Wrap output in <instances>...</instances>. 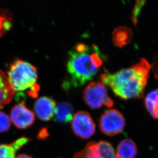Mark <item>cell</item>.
I'll return each instance as SVG.
<instances>
[{"instance_id":"obj_5","label":"cell","mask_w":158,"mask_h":158,"mask_svg":"<svg viewBox=\"0 0 158 158\" xmlns=\"http://www.w3.org/2000/svg\"><path fill=\"white\" fill-rule=\"evenodd\" d=\"M125 125V118L121 112L111 109L102 114L99 120V127L104 134L114 136L123 132Z\"/></svg>"},{"instance_id":"obj_8","label":"cell","mask_w":158,"mask_h":158,"mask_svg":"<svg viewBox=\"0 0 158 158\" xmlns=\"http://www.w3.org/2000/svg\"><path fill=\"white\" fill-rule=\"evenodd\" d=\"M10 120L18 128H26L35 122V113L27 108L25 102H21L11 109Z\"/></svg>"},{"instance_id":"obj_1","label":"cell","mask_w":158,"mask_h":158,"mask_svg":"<svg viewBox=\"0 0 158 158\" xmlns=\"http://www.w3.org/2000/svg\"><path fill=\"white\" fill-rule=\"evenodd\" d=\"M151 65L141 58L131 67L111 73L105 70L100 75L102 82L109 86L115 95L123 99L141 98L149 77Z\"/></svg>"},{"instance_id":"obj_17","label":"cell","mask_w":158,"mask_h":158,"mask_svg":"<svg viewBox=\"0 0 158 158\" xmlns=\"http://www.w3.org/2000/svg\"><path fill=\"white\" fill-rule=\"evenodd\" d=\"M10 127V118L6 114L0 111V133L7 131Z\"/></svg>"},{"instance_id":"obj_10","label":"cell","mask_w":158,"mask_h":158,"mask_svg":"<svg viewBox=\"0 0 158 158\" xmlns=\"http://www.w3.org/2000/svg\"><path fill=\"white\" fill-rule=\"evenodd\" d=\"M15 95L7 76L0 70V109L10 102Z\"/></svg>"},{"instance_id":"obj_13","label":"cell","mask_w":158,"mask_h":158,"mask_svg":"<svg viewBox=\"0 0 158 158\" xmlns=\"http://www.w3.org/2000/svg\"><path fill=\"white\" fill-rule=\"evenodd\" d=\"M29 140L28 138L22 137L10 144L0 145V158H15L17 151Z\"/></svg>"},{"instance_id":"obj_15","label":"cell","mask_w":158,"mask_h":158,"mask_svg":"<svg viewBox=\"0 0 158 158\" xmlns=\"http://www.w3.org/2000/svg\"><path fill=\"white\" fill-rule=\"evenodd\" d=\"M145 105L151 116L158 119V89L148 93L145 98Z\"/></svg>"},{"instance_id":"obj_7","label":"cell","mask_w":158,"mask_h":158,"mask_svg":"<svg viewBox=\"0 0 158 158\" xmlns=\"http://www.w3.org/2000/svg\"><path fill=\"white\" fill-rule=\"evenodd\" d=\"M71 128L76 136L83 139H89L96 131L95 124L91 115L83 110L75 114L72 121Z\"/></svg>"},{"instance_id":"obj_12","label":"cell","mask_w":158,"mask_h":158,"mask_svg":"<svg viewBox=\"0 0 158 158\" xmlns=\"http://www.w3.org/2000/svg\"><path fill=\"white\" fill-rule=\"evenodd\" d=\"M133 36L131 29L125 26H119L114 30L112 41L115 46L122 48L131 42Z\"/></svg>"},{"instance_id":"obj_18","label":"cell","mask_w":158,"mask_h":158,"mask_svg":"<svg viewBox=\"0 0 158 158\" xmlns=\"http://www.w3.org/2000/svg\"><path fill=\"white\" fill-rule=\"evenodd\" d=\"M145 3H146L145 1H137L135 3L134 8L133 9V13L131 15V19L135 26L137 25L138 18Z\"/></svg>"},{"instance_id":"obj_9","label":"cell","mask_w":158,"mask_h":158,"mask_svg":"<svg viewBox=\"0 0 158 158\" xmlns=\"http://www.w3.org/2000/svg\"><path fill=\"white\" fill-rule=\"evenodd\" d=\"M56 103L52 99L43 96L37 99L34 106L35 112L37 117L43 121L51 120L54 116Z\"/></svg>"},{"instance_id":"obj_20","label":"cell","mask_w":158,"mask_h":158,"mask_svg":"<svg viewBox=\"0 0 158 158\" xmlns=\"http://www.w3.org/2000/svg\"><path fill=\"white\" fill-rule=\"evenodd\" d=\"M15 158H33L32 157H30V156L25 155V154H22L17 156Z\"/></svg>"},{"instance_id":"obj_3","label":"cell","mask_w":158,"mask_h":158,"mask_svg":"<svg viewBox=\"0 0 158 158\" xmlns=\"http://www.w3.org/2000/svg\"><path fill=\"white\" fill-rule=\"evenodd\" d=\"M37 71L33 64L21 60H15L10 65L7 76L14 91L22 92L29 89V95L36 97L40 89L36 83Z\"/></svg>"},{"instance_id":"obj_19","label":"cell","mask_w":158,"mask_h":158,"mask_svg":"<svg viewBox=\"0 0 158 158\" xmlns=\"http://www.w3.org/2000/svg\"><path fill=\"white\" fill-rule=\"evenodd\" d=\"M151 68L152 69L156 79L158 81V53L154 57L153 63L151 64Z\"/></svg>"},{"instance_id":"obj_6","label":"cell","mask_w":158,"mask_h":158,"mask_svg":"<svg viewBox=\"0 0 158 158\" xmlns=\"http://www.w3.org/2000/svg\"><path fill=\"white\" fill-rule=\"evenodd\" d=\"M73 158H116L112 145L105 141H92L82 151L75 154Z\"/></svg>"},{"instance_id":"obj_11","label":"cell","mask_w":158,"mask_h":158,"mask_svg":"<svg viewBox=\"0 0 158 158\" xmlns=\"http://www.w3.org/2000/svg\"><path fill=\"white\" fill-rule=\"evenodd\" d=\"M138 148L134 141L127 138L121 141L117 148L116 158H135L137 155Z\"/></svg>"},{"instance_id":"obj_4","label":"cell","mask_w":158,"mask_h":158,"mask_svg":"<svg viewBox=\"0 0 158 158\" xmlns=\"http://www.w3.org/2000/svg\"><path fill=\"white\" fill-rule=\"evenodd\" d=\"M84 99L92 109H98L103 106L112 107L114 105L113 100L109 97L106 87L101 82L90 83L84 90Z\"/></svg>"},{"instance_id":"obj_16","label":"cell","mask_w":158,"mask_h":158,"mask_svg":"<svg viewBox=\"0 0 158 158\" xmlns=\"http://www.w3.org/2000/svg\"><path fill=\"white\" fill-rule=\"evenodd\" d=\"M12 16L8 9L0 8V37L5 34L11 28Z\"/></svg>"},{"instance_id":"obj_2","label":"cell","mask_w":158,"mask_h":158,"mask_svg":"<svg viewBox=\"0 0 158 158\" xmlns=\"http://www.w3.org/2000/svg\"><path fill=\"white\" fill-rule=\"evenodd\" d=\"M106 57L95 45L77 44L69 52L67 70L74 87L84 85L98 72Z\"/></svg>"},{"instance_id":"obj_14","label":"cell","mask_w":158,"mask_h":158,"mask_svg":"<svg viewBox=\"0 0 158 158\" xmlns=\"http://www.w3.org/2000/svg\"><path fill=\"white\" fill-rule=\"evenodd\" d=\"M73 108L70 103L61 102L56 106L54 116L55 120L60 123H66L73 119Z\"/></svg>"}]
</instances>
